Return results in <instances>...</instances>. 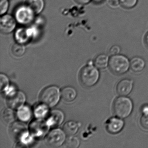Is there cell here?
<instances>
[{
	"label": "cell",
	"instance_id": "obj_25",
	"mask_svg": "<svg viewBox=\"0 0 148 148\" xmlns=\"http://www.w3.org/2000/svg\"><path fill=\"white\" fill-rule=\"evenodd\" d=\"M120 5L125 9H131L135 6L138 0H119Z\"/></svg>",
	"mask_w": 148,
	"mask_h": 148
},
{
	"label": "cell",
	"instance_id": "obj_9",
	"mask_svg": "<svg viewBox=\"0 0 148 148\" xmlns=\"http://www.w3.org/2000/svg\"><path fill=\"white\" fill-rule=\"evenodd\" d=\"M124 126V122L121 118L118 116L112 117L105 123L106 130L112 134H116L122 131Z\"/></svg>",
	"mask_w": 148,
	"mask_h": 148
},
{
	"label": "cell",
	"instance_id": "obj_22",
	"mask_svg": "<svg viewBox=\"0 0 148 148\" xmlns=\"http://www.w3.org/2000/svg\"><path fill=\"white\" fill-rule=\"evenodd\" d=\"M25 52V48L22 44L17 43L13 45L12 48V52L14 56L21 57L23 56Z\"/></svg>",
	"mask_w": 148,
	"mask_h": 148
},
{
	"label": "cell",
	"instance_id": "obj_3",
	"mask_svg": "<svg viewBox=\"0 0 148 148\" xmlns=\"http://www.w3.org/2000/svg\"><path fill=\"white\" fill-rule=\"evenodd\" d=\"M109 69L116 75L125 73L130 68V62L125 56L123 55H112L109 59Z\"/></svg>",
	"mask_w": 148,
	"mask_h": 148
},
{
	"label": "cell",
	"instance_id": "obj_18",
	"mask_svg": "<svg viewBox=\"0 0 148 148\" xmlns=\"http://www.w3.org/2000/svg\"><path fill=\"white\" fill-rule=\"evenodd\" d=\"M78 125L76 122L70 121L66 122L63 126V130L66 135L72 136L77 131Z\"/></svg>",
	"mask_w": 148,
	"mask_h": 148
},
{
	"label": "cell",
	"instance_id": "obj_6",
	"mask_svg": "<svg viewBox=\"0 0 148 148\" xmlns=\"http://www.w3.org/2000/svg\"><path fill=\"white\" fill-rule=\"evenodd\" d=\"M35 13L26 4L21 5L15 10L14 15L16 20L22 25H27L34 19Z\"/></svg>",
	"mask_w": 148,
	"mask_h": 148
},
{
	"label": "cell",
	"instance_id": "obj_16",
	"mask_svg": "<svg viewBox=\"0 0 148 148\" xmlns=\"http://www.w3.org/2000/svg\"><path fill=\"white\" fill-rule=\"evenodd\" d=\"M25 4L32 9L35 14L41 12L45 6L43 0H27Z\"/></svg>",
	"mask_w": 148,
	"mask_h": 148
},
{
	"label": "cell",
	"instance_id": "obj_24",
	"mask_svg": "<svg viewBox=\"0 0 148 148\" xmlns=\"http://www.w3.org/2000/svg\"><path fill=\"white\" fill-rule=\"evenodd\" d=\"M47 106L43 104L40 105L36 107L34 110V114L38 118H42L45 117L48 112V108Z\"/></svg>",
	"mask_w": 148,
	"mask_h": 148
},
{
	"label": "cell",
	"instance_id": "obj_26",
	"mask_svg": "<svg viewBox=\"0 0 148 148\" xmlns=\"http://www.w3.org/2000/svg\"><path fill=\"white\" fill-rule=\"evenodd\" d=\"M0 81H1V92L6 90L9 86V80L7 77L3 74L0 75Z\"/></svg>",
	"mask_w": 148,
	"mask_h": 148
},
{
	"label": "cell",
	"instance_id": "obj_20",
	"mask_svg": "<svg viewBox=\"0 0 148 148\" xmlns=\"http://www.w3.org/2000/svg\"><path fill=\"white\" fill-rule=\"evenodd\" d=\"M31 111L30 108L27 106H22L19 109L18 112V116L21 121H28L31 116Z\"/></svg>",
	"mask_w": 148,
	"mask_h": 148
},
{
	"label": "cell",
	"instance_id": "obj_12",
	"mask_svg": "<svg viewBox=\"0 0 148 148\" xmlns=\"http://www.w3.org/2000/svg\"><path fill=\"white\" fill-rule=\"evenodd\" d=\"M34 29L32 28H19L15 32V38L18 43L24 44L27 43L35 35Z\"/></svg>",
	"mask_w": 148,
	"mask_h": 148
},
{
	"label": "cell",
	"instance_id": "obj_14",
	"mask_svg": "<svg viewBox=\"0 0 148 148\" xmlns=\"http://www.w3.org/2000/svg\"><path fill=\"white\" fill-rule=\"evenodd\" d=\"M64 119L63 112L59 110H55L51 112L46 122L49 126L57 127L62 123Z\"/></svg>",
	"mask_w": 148,
	"mask_h": 148
},
{
	"label": "cell",
	"instance_id": "obj_13",
	"mask_svg": "<svg viewBox=\"0 0 148 148\" xmlns=\"http://www.w3.org/2000/svg\"><path fill=\"white\" fill-rule=\"evenodd\" d=\"M133 80L129 79H121L116 86L117 93L121 96H126L131 92L133 89Z\"/></svg>",
	"mask_w": 148,
	"mask_h": 148
},
{
	"label": "cell",
	"instance_id": "obj_21",
	"mask_svg": "<svg viewBox=\"0 0 148 148\" xmlns=\"http://www.w3.org/2000/svg\"><path fill=\"white\" fill-rule=\"evenodd\" d=\"M2 118L6 123H11L14 121L15 114L11 108H8L4 110L2 113Z\"/></svg>",
	"mask_w": 148,
	"mask_h": 148
},
{
	"label": "cell",
	"instance_id": "obj_10",
	"mask_svg": "<svg viewBox=\"0 0 148 148\" xmlns=\"http://www.w3.org/2000/svg\"><path fill=\"white\" fill-rule=\"evenodd\" d=\"M16 19L9 14L1 16L0 21V29L3 33L8 34L14 31L16 26Z\"/></svg>",
	"mask_w": 148,
	"mask_h": 148
},
{
	"label": "cell",
	"instance_id": "obj_32",
	"mask_svg": "<svg viewBox=\"0 0 148 148\" xmlns=\"http://www.w3.org/2000/svg\"><path fill=\"white\" fill-rule=\"evenodd\" d=\"M77 3L80 5H85L89 3L91 0H74Z\"/></svg>",
	"mask_w": 148,
	"mask_h": 148
},
{
	"label": "cell",
	"instance_id": "obj_34",
	"mask_svg": "<svg viewBox=\"0 0 148 148\" xmlns=\"http://www.w3.org/2000/svg\"><path fill=\"white\" fill-rule=\"evenodd\" d=\"M94 1L96 2H97V3H100V2L103 1V0H94Z\"/></svg>",
	"mask_w": 148,
	"mask_h": 148
},
{
	"label": "cell",
	"instance_id": "obj_30",
	"mask_svg": "<svg viewBox=\"0 0 148 148\" xmlns=\"http://www.w3.org/2000/svg\"><path fill=\"white\" fill-rule=\"evenodd\" d=\"M120 4L119 0H109L108 5L112 8H116Z\"/></svg>",
	"mask_w": 148,
	"mask_h": 148
},
{
	"label": "cell",
	"instance_id": "obj_8",
	"mask_svg": "<svg viewBox=\"0 0 148 148\" xmlns=\"http://www.w3.org/2000/svg\"><path fill=\"white\" fill-rule=\"evenodd\" d=\"M25 101V96L20 91L11 92L7 97V104L13 110H19L23 106Z\"/></svg>",
	"mask_w": 148,
	"mask_h": 148
},
{
	"label": "cell",
	"instance_id": "obj_29",
	"mask_svg": "<svg viewBox=\"0 0 148 148\" xmlns=\"http://www.w3.org/2000/svg\"><path fill=\"white\" fill-rule=\"evenodd\" d=\"M120 51V48L117 45H114L111 47L110 49V54L112 55H115L118 54Z\"/></svg>",
	"mask_w": 148,
	"mask_h": 148
},
{
	"label": "cell",
	"instance_id": "obj_2",
	"mask_svg": "<svg viewBox=\"0 0 148 148\" xmlns=\"http://www.w3.org/2000/svg\"><path fill=\"white\" fill-rule=\"evenodd\" d=\"M99 77V73L97 69L91 65L85 66L79 72L80 84L85 87H91L96 84Z\"/></svg>",
	"mask_w": 148,
	"mask_h": 148
},
{
	"label": "cell",
	"instance_id": "obj_1",
	"mask_svg": "<svg viewBox=\"0 0 148 148\" xmlns=\"http://www.w3.org/2000/svg\"><path fill=\"white\" fill-rule=\"evenodd\" d=\"M112 109L117 116L122 119L126 118L132 112L133 103L130 99L125 96H121L115 99Z\"/></svg>",
	"mask_w": 148,
	"mask_h": 148
},
{
	"label": "cell",
	"instance_id": "obj_15",
	"mask_svg": "<svg viewBox=\"0 0 148 148\" xmlns=\"http://www.w3.org/2000/svg\"><path fill=\"white\" fill-rule=\"evenodd\" d=\"M145 65L144 60L140 57H134L130 61V68L135 73L142 72L144 69Z\"/></svg>",
	"mask_w": 148,
	"mask_h": 148
},
{
	"label": "cell",
	"instance_id": "obj_5",
	"mask_svg": "<svg viewBox=\"0 0 148 148\" xmlns=\"http://www.w3.org/2000/svg\"><path fill=\"white\" fill-rule=\"evenodd\" d=\"M9 132L10 136L15 142H25L28 137L26 125L20 122L13 123L10 125Z\"/></svg>",
	"mask_w": 148,
	"mask_h": 148
},
{
	"label": "cell",
	"instance_id": "obj_11",
	"mask_svg": "<svg viewBox=\"0 0 148 148\" xmlns=\"http://www.w3.org/2000/svg\"><path fill=\"white\" fill-rule=\"evenodd\" d=\"M49 127L47 122H45L42 119H38L31 123L30 130L32 135L36 136H40L47 132Z\"/></svg>",
	"mask_w": 148,
	"mask_h": 148
},
{
	"label": "cell",
	"instance_id": "obj_4",
	"mask_svg": "<svg viewBox=\"0 0 148 148\" xmlns=\"http://www.w3.org/2000/svg\"><path fill=\"white\" fill-rule=\"evenodd\" d=\"M59 90L58 87L51 86L44 89L40 95V100L42 103L49 107L55 106L60 99Z\"/></svg>",
	"mask_w": 148,
	"mask_h": 148
},
{
	"label": "cell",
	"instance_id": "obj_7",
	"mask_svg": "<svg viewBox=\"0 0 148 148\" xmlns=\"http://www.w3.org/2000/svg\"><path fill=\"white\" fill-rule=\"evenodd\" d=\"M65 140V132L60 129H54L51 131L45 138L46 144L52 147H59L64 143Z\"/></svg>",
	"mask_w": 148,
	"mask_h": 148
},
{
	"label": "cell",
	"instance_id": "obj_17",
	"mask_svg": "<svg viewBox=\"0 0 148 148\" xmlns=\"http://www.w3.org/2000/svg\"><path fill=\"white\" fill-rule=\"evenodd\" d=\"M61 97L64 101L70 102L73 101L77 96V92L73 88L66 87L61 91Z\"/></svg>",
	"mask_w": 148,
	"mask_h": 148
},
{
	"label": "cell",
	"instance_id": "obj_28",
	"mask_svg": "<svg viewBox=\"0 0 148 148\" xmlns=\"http://www.w3.org/2000/svg\"><path fill=\"white\" fill-rule=\"evenodd\" d=\"M139 123L143 129L148 130V114H143L140 118Z\"/></svg>",
	"mask_w": 148,
	"mask_h": 148
},
{
	"label": "cell",
	"instance_id": "obj_33",
	"mask_svg": "<svg viewBox=\"0 0 148 148\" xmlns=\"http://www.w3.org/2000/svg\"><path fill=\"white\" fill-rule=\"evenodd\" d=\"M144 40L145 45H146V46L148 47V32L147 33L146 35H145V37Z\"/></svg>",
	"mask_w": 148,
	"mask_h": 148
},
{
	"label": "cell",
	"instance_id": "obj_31",
	"mask_svg": "<svg viewBox=\"0 0 148 148\" xmlns=\"http://www.w3.org/2000/svg\"><path fill=\"white\" fill-rule=\"evenodd\" d=\"M141 112L143 114H148V105L145 104L142 106Z\"/></svg>",
	"mask_w": 148,
	"mask_h": 148
},
{
	"label": "cell",
	"instance_id": "obj_27",
	"mask_svg": "<svg viewBox=\"0 0 148 148\" xmlns=\"http://www.w3.org/2000/svg\"><path fill=\"white\" fill-rule=\"evenodd\" d=\"M9 2L8 0H0V13L1 15L5 14L8 9Z\"/></svg>",
	"mask_w": 148,
	"mask_h": 148
},
{
	"label": "cell",
	"instance_id": "obj_23",
	"mask_svg": "<svg viewBox=\"0 0 148 148\" xmlns=\"http://www.w3.org/2000/svg\"><path fill=\"white\" fill-rule=\"evenodd\" d=\"M79 142L77 138L69 136L65 141L64 146L67 148H77L79 145Z\"/></svg>",
	"mask_w": 148,
	"mask_h": 148
},
{
	"label": "cell",
	"instance_id": "obj_19",
	"mask_svg": "<svg viewBox=\"0 0 148 148\" xmlns=\"http://www.w3.org/2000/svg\"><path fill=\"white\" fill-rule=\"evenodd\" d=\"M109 59L108 56L104 54L98 55L94 60V64L97 68L104 69L109 64Z\"/></svg>",
	"mask_w": 148,
	"mask_h": 148
}]
</instances>
